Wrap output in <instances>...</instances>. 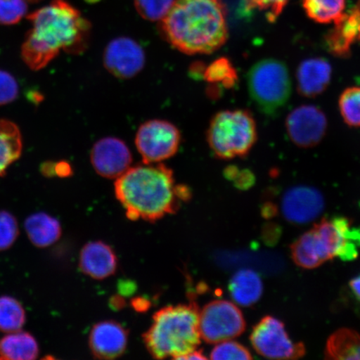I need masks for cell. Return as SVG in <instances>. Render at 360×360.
<instances>
[{
	"label": "cell",
	"instance_id": "obj_1",
	"mask_svg": "<svg viewBox=\"0 0 360 360\" xmlns=\"http://www.w3.org/2000/svg\"><path fill=\"white\" fill-rule=\"evenodd\" d=\"M27 19L32 29L26 34L21 55L33 70L46 67L60 51L77 55L87 48L89 22L65 0H53Z\"/></svg>",
	"mask_w": 360,
	"mask_h": 360
},
{
	"label": "cell",
	"instance_id": "obj_2",
	"mask_svg": "<svg viewBox=\"0 0 360 360\" xmlns=\"http://www.w3.org/2000/svg\"><path fill=\"white\" fill-rule=\"evenodd\" d=\"M160 27L165 39L179 51L209 55L227 41L226 8L222 0H174Z\"/></svg>",
	"mask_w": 360,
	"mask_h": 360
},
{
	"label": "cell",
	"instance_id": "obj_3",
	"mask_svg": "<svg viewBox=\"0 0 360 360\" xmlns=\"http://www.w3.org/2000/svg\"><path fill=\"white\" fill-rule=\"evenodd\" d=\"M117 199L128 219L154 223L177 212L180 201L172 169L163 164L129 168L115 184Z\"/></svg>",
	"mask_w": 360,
	"mask_h": 360
},
{
	"label": "cell",
	"instance_id": "obj_4",
	"mask_svg": "<svg viewBox=\"0 0 360 360\" xmlns=\"http://www.w3.org/2000/svg\"><path fill=\"white\" fill-rule=\"evenodd\" d=\"M200 309L195 302L167 306L153 316V323L143 335L153 358L182 359L201 343Z\"/></svg>",
	"mask_w": 360,
	"mask_h": 360
},
{
	"label": "cell",
	"instance_id": "obj_5",
	"mask_svg": "<svg viewBox=\"0 0 360 360\" xmlns=\"http://www.w3.org/2000/svg\"><path fill=\"white\" fill-rule=\"evenodd\" d=\"M257 139V124L251 112L244 110L219 112L207 131L211 150L221 160L247 156Z\"/></svg>",
	"mask_w": 360,
	"mask_h": 360
},
{
	"label": "cell",
	"instance_id": "obj_6",
	"mask_svg": "<svg viewBox=\"0 0 360 360\" xmlns=\"http://www.w3.org/2000/svg\"><path fill=\"white\" fill-rule=\"evenodd\" d=\"M247 84L252 101L267 116L277 115L291 96L289 69L285 62L276 58L255 63L248 72Z\"/></svg>",
	"mask_w": 360,
	"mask_h": 360
},
{
	"label": "cell",
	"instance_id": "obj_7",
	"mask_svg": "<svg viewBox=\"0 0 360 360\" xmlns=\"http://www.w3.org/2000/svg\"><path fill=\"white\" fill-rule=\"evenodd\" d=\"M201 340L208 344H218L240 336L246 323L241 310L227 300H214L200 311Z\"/></svg>",
	"mask_w": 360,
	"mask_h": 360
},
{
	"label": "cell",
	"instance_id": "obj_8",
	"mask_svg": "<svg viewBox=\"0 0 360 360\" xmlns=\"http://www.w3.org/2000/svg\"><path fill=\"white\" fill-rule=\"evenodd\" d=\"M250 342L256 352L268 359H297L306 353L302 342L294 343L283 322L269 315L254 326Z\"/></svg>",
	"mask_w": 360,
	"mask_h": 360
},
{
	"label": "cell",
	"instance_id": "obj_9",
	"mask_svg": "<svg viewBox=\"0 0 360 360\" xmlns=\"http://www.w3.org/2000/svg\"><path fill=\"white\" fill-rule=\"evenodd\" d=\"M181 134L176 126L168 121H147L139 127L135 145L143 164H157L176 154Z\"/></svg>",
	"mask_w": 360,
	"mask_h": 360
},
{
	"label": "cell",
	"instance_id": "obj_10",
	"mask_svg": "<svg viewBox=\"0 0 360 360\" xmlns=\"http://www.w3.org/2000/svg\"><path fill=\"white\" fill-rule=\"evenodd\" d=\"M319 240L330 258L352 261L358 257L360 248V228L344 216L323 218L314 226Z\"/></svg>",
	"mask_w": 360,
	"mask_h": 360
},
{
	"label": "cell",
	"instance_id": "obj_11",
	"mask_svg": "<svg viewBox=\"0 0 360 360\" xmlns=\"http://www.w3.org/2000/svg\"><path fill=\"white\" fill-rule=\"evenodd\" d=\"M285 128L288 136L295 146L302 148H314L326 137L327 116L316 105H300L287 116Z\"/></svg>",
	"mask_w": 360,
	"mask_h": 360
},
{
	"label": "cell",
	"instance_id": "obj_12",
	"mask_svg": "<svg viewBox=\"0 0 360 360\" xmlns=\"http://www.w3.org/2000/svg\"><path fill=\"white\" fill-rule=\"evenodd\" d=\"M146 63L143 49L135 40L128 37L112 39L103 53V64L110 74L120 79L134 77Z\"/></svg>",
	"mask_w": 360,
	"mask_h": 360
},
{
	"label": "cell",
	"instance_id": "obj_13",
	"mask_svg": "<svg viewBox=\"0 0 360 360\" xmlns=\"http://www.w3.org/2000/svg\"><path fill=\"white\" fill-rule=\"evenodd\" d=\"M90 159L96 173L108 179H118L132 163L129 147L115 137L103 138L94 143Z\"/></svg>",
	"mask_w": 360,
	"mask_h": 360
},
{
	"label": "cell",
	"instance_id": "obj_14",
	"mask_svg": "<svg viewBox=\"0 0 360 360\" xmlns=\"http://www.w3.org/2000/svg\"><path fill=\"white\" fill-rule=\"evenodd\" d=\"M325 208V199L316 188L299 186L290 188L283 196L281 210L288 221L304 224L316 219Z\"/></svg>",
	"mask_w": 360,
	"mask_h": 360
},
{
	"label": "cell",
	"instance_id": "obj_15",
	"mask_svg": "<svg viewBox=\"0 0 360 360\" xmlns=\"http://www.w3.org/2000/svg\"><path fill=\"white\" fill-rule=\"evenodd\" d=\"M128 336L127 330L118 322L106 321L98 323L90 331V350L97 359L119 358L127 349Z\"/></svg>",
	"mask_w": 360,
	"mask_h": 360
},
{
	"label": "cell",
	"instance_id": "obj_16",
	"mask_svg": "<svg viewBox=\"0 0 360 360\" xmlns=\"http://www.w3.org/2000/svg\"><path fill=\"white\" fill-rule=\"evenodd\" d=\"M331 79L332 66L325 58H307L297 68V90L306 98L321 96L330 85Z\"/></svg>",
	"mask_w": 360,
	"mask_h": 360
},
{
	"label": "cell",
	"instance_id": "obj_17",
	"mask_svg": "<svg viewBox=\"0 0 360 360\" xmlns=\"http://www.w3.org/2000/svg\"><path fill=\"white\" fill-rule=\"evenodd\" d=\"M118 268L115 251L102 241L89 242L80 252L79 269L94 280H105L116 272Z\"/></svg>",
	"mask_w": 360,
	"mask_h": 360
},
{
	"label": "cell",
	"instance_id": "obj_18",
	"mask_svg": "<svg viewBox=\"0 0 360 360\" xmlns=\"http://www.w3.org/2000/svg\"><path fill=\"white\" fill-rule=\"evenodd\" d=\"M360 41V1L352 11L345 13L326 37L328 51L333 56L348 58L351 47Z\"/></svg>",
	"mask_w": 360,
	"mask_h": 360
},
{
	"label": "cell",
	"instance_id": "obj_19",
	"mask_svg": "<svg viewBox=\"0 0 360 360\" xmlns=\"http://www.w3.org/2000/svg\"><path fill=\"white\" fill-rule=\"evenodd\" d=\"M290 250L292 260L303 269L318 268L326 261L332 260L314 228L292 243Z\"/></svg>",
	"mask_w": 360,
	"mask_h": 360
},
{
	"label": "cell",
	"instance_id": "obj_20",
	"mask_svg": "<svg viewBox=\"0 0 360 360\" xmlns=\"http://www.w3.org/2000/svg\"><path fill=\"white\" fill-rule=\"evenodd\" d=\"M231 298L243 307H250L260 300L264 285L259 274L250 269L238 270L229 283Z\"/></svg>",
	"mask_w": 360,
	"mask_h": 360
},
{
	"label": "cell",
	"instance_id": "obj_21",
	"mask_svg": "<svg viewBox=\"0 0 360 360\" xmlns=\"http://www.w3.org/2000/svg\"><path fill=\"white\" fill-rule=\"evenodd\" d=\"M25 228L30 240L38 248L49 247L61 237L60 223L45 213L30 215L25 220Z\"/></svg>",
	"mask_w": 360,
	"mask_h": 360
},
{
	"label": "cell",
	"instance_id": "obj_22",
	"mask_svg": "<svg viewBox=\"0 0 360 360\" xmlns=\"http://www.w3.org/2000/svg\"><path fill=\"white\" fill-rule=\"evenodd\" d=\"M39 355V345L34 338L27 332L8 333L0 340V359L33 360Z\"/></svg>",
	"mask_w": 360,
	"mask_h": 360
},
{
	"label": "cell",
	"instance_id": "obj_23",
	"mask_svg": "<svg viewBox=\"0 0 360 360\" xmlns=\"http://www.w3.org/2000/svg\"><path fill=\"white\" fill-rule=\"evenodd\" d=\"M326 359L360 360V335L347 328L338 330L328 338Z\"/></svg>",
	"mask_w": 360,
	"mask_h": 360
},
{
	"label": "cell",
	"instance_id": "obj_24",
	"mask_svg": "<svg viewBox=\"0 0 360 360\" xmlns=\"http://www.w3.org/2000/svg\"><path fill=\"white\" fill-rule=\"evenodd\" d=\"M22 148L19 128L10 120H0V177L19 160Z\"/></svg>",
	"mask_w": 360,
	"mask_h": 360
},
{
	"label": "cell",
	"instance_id": "obj_25",
	"mask_svg": "<svg viewBox=\"0 0 360 360\" xmlns=\"http://www.w3.org/2000/svg\"><path fill=\"white\" fill-rule=\"evenodd\" d=\"M346 0H303V8L309 19L319 24H330L345 15Z\"/></svg>",
	"mask_w": 360,
	"mask_h": 360
},
{
	"label": "cell",
	"instance_id": "obj_26",
	"mask_svg": "<svg viewBox=\"0 0 360 360\" xmlns=\"http://www.w3.org/2000/svg\"><path fill=\"white\" fill-rule=\"evenodd\" d=\"M25 311L22 304L10 296L0 297V331H19L25 323Z\"/></svg>",
	"mask_w": 360,
	"mask_h": 360
},
{
	"label": "cell",
	"instance_id": "obj_27",
	"mask_svg": "<svg viewBox=\"0 0 360 360\" xmlns=\"http://www.w3.org/2000/svg\"><path fill=\"white\" fill-rule=\"evenodd\" d=\"M202 76L211 84H221L222 87L229 89L235 86L238 80L237 72L231 60L227 58H219L205 68Z\"/></svg>",
	"mask_w": 360,
	"mask_h": 360
},
{
	"label": "cell",
	"instance_id": "obj_28",
	"mask_svg": "<svg viewBox=\"0 0 360 360\" xmlns=\"http://www.w3.org/2000/svg\"><path fill=\"white\" fill-rule=\"evenodd\" d=\"M339 109L346 124L352 128L360 127V87H349L342 92Z\"/></svg>",
	"mask_w": 360,
	"mask_h": 360
},
{
	"label": "cell",
	"instance_id": "obj_29",
	"mask_svg": "<svg viewBox=\"0 0 360 360\" xmlns=\"http://www.w3.org/2000/svg\"><path fill=\"white\" fill-rule=\"evenodd\" d=\"M174 0H134L135 8L143 19L161 21L168 15Z\"/></svg>",
	"mask_w": 360,
	"mask_h": 360
},
{
	"label": "cell",
	"instance_id": "obj_30",
	"mask_svg": "<svg viewBox=\"0 0 360 360\" xmlns=\"http://www.w3.org/2000/svg\"><path fill=\"white\" fill-rule=\"evenodd\" d=\"M210 359H253L250 351L245 346L236 341L225 340L219 342L211 351Z\"/></svg>",
	"mask_w": 360,
	"mask_h": 360
},
{
	"label": "cell",
	"instance_id": "obj_31",
	"mask_svg": "<svg viewBox=\"0 0 360 360\" xmlns=\"http://www.w3.org/2000/svg\"><path fill=\"white\" fill-rule=\"evenodd\" d=\"M27 11L26 0H0V25H16L25 16Z\"/></svg>",
	"mask_w": 360,
	"mask_h": 360
},
{
	"label": "cell",
	"instance_id": "obj_32",
	"mask_svg": "<svg viewBox=\"0 0 360 360\" xmlns=\"http://www.w3.org/2000/svg\"><path fill=\"white\" fill-rule=\"evenodd\" d=\"M19 236V226L15 216L7 211H0V251L6 250Z\"/></svg>",
	"mask_w": 360,
	"mask_h": 360
},
{
	"label": "cell",
	"instance_id": "obj_33",
	"mask_svg": "<svg viewBox=\"0 0 360 360\" xmlns=\"http://www.w3.org/2000/svg\"><path fill=\"white\" fill-rule=\"evenodd\" d=\"M288 2L289 0H244L247 10L262 11L272 22L281 15Z\"/></svg>",
	"mask_w": 360,
	"mask_h": 360
},
{
	"label": "cell",
	"instance_id": "obj_34",
	"mask_svg": "<svg viewBox=\"0 0 360 360\" xmlns=\"http://www.w3.org/2000/svg\"><path fill=\"white\" fill-rule=\"evenodd\" d=\"M19 96V85L8 72L0 70V105L15 101Z\"/></svg>",
	"mask_w": 360,
	"mask_h": 360
},
{
	"label": "cell",
	"instance_id": "obj_35",
	"mask_svg": "<svg viewBox=\"0 0 360 360\" xmlns=\"http://www.w3.org/2000/svg\"><path fill=\"white\" fill-rule=\"evenodd\" d=\"M232 181H233L236 188L241 191H247L254 186L255 177L254 173L249 169H238Z\"/></svg>",
	"mask_w": 360,
	"mask_h": 360
},
{
	"label": "cell",
	"instance_id": "obj_36",
	"mask_svg": "<svg viewBox=\"0 0 360 360\" xmlns=\"http://www.w3.org/2000/svg\"><path fill=\"white\" fill-rule=\"evenodd\" d=\"M263 236L266 244H276L281 236L280 227L276 224H269L264 229Z\"/></svg>",
	"mask_w": 360,
	"mask_h": 360
},
{
	"label": "cell",
	"instance_id": "obj_37",
	"mask_svg": "<svg viewBox=\"0 0 360 360\" xmlns=\"http://www.w3.org/2000/svg\"><path fill=\"white\" fill-rule=\"evenodd\" d=\"M137 286L132 281L121 280L118 283L119 295L122 296H129L134 294L136 290Z\"/></svg>",
	"mask_w": 360,
	"mask_h": 360
},
{
	"label": "cell",
	"instance_id": "obj_38",
	"mask_svg": "<svg viewBox=\"0 0 360 360\" xmlns=\"http://www.w3.org/2000/svg\"><path fill=\"white\" fill-rule=\"evenodd\" d=\"M53 175L60 177H69L72 174L71 166L67 162L62 161L53 164Z\"/></svg>",
	"mask_w": 360,
	"mask_h": 360
},
{
	"label": "cell",
	"instance_id": "obj_39",
	"mask_svg": "<svg viewBox=\"0 0 360 360\" xmlns=\"http://www.w3.org/2000/svg\"><path fill=\"white\" fill-rule=\"evenodd\" d=\"M132 307L138 312H146L150 308L151 303L150 300L142 297H137L131 301Z\"/></svg>",
	"mask_w": 360,
	"mask_h": 360
},
{
	"label": "cell",
	"instance_id": "obj_40",
	"mask_svg": "<svg viewBox=\"0 0 360 360\" xmlns=\"http://www.w3.org/2000/svg\"><path fill=\"white\" fill-rule=\"evenodd\" d=\"M261 214L265 219H272L278 214L277 206L272 202H266L261 208Z\"/></svg>",
	"mask_w": 360,
	"mask_h": 360
},
{
	"label": "cell",
	"instance_id": "obj_41",
	"mask_svg": "<svg viewBox=\"0 0 360 360\" xmlns=\"http://www.w3.org/2000/svg\"><path fill=\"white\" fill-rule=\"evenodd\" d=\"M126 302L122 295L112 296L110 300V306L114 310H120L125 307Z\"/></svg>",
	"mask_w": 360,
	"mask_h": 360
},
{
	"label": "cell",
	"instance_id": "obj_42",
	"mask_svg": "<svg viewBox=\"0 0 360 360\" xmlns=\"http://www.w3.org/2000/svg\"><path fill=\"white\" fill-rule=\"evenodd\" d=\"M351 290H353L355 296L360 301V276L355 277L349 282Z\"/></svg>",
	"mask_w": 360,
	"mask_h": 360
},
{
	"label": "cell",
	"instance_id": "obj_43",
	"mask_svg": "<svg viewBox=\"0 0 360 360\" xmlns=\"http://www.w3.org/2000/svg\"><path fill=\"white\" fill-rule=\"evenodd\" d=\"M182 359H207V357L202 354L201 350H193V352L186 355Z\"/></svg>",
	"mask_w": 360,
	"mask_h": 360
},
{
	"label": "cell",
	"instance_id": "obj_44",
	"mask_svg": "<svg viewBox=\"0 0 360 360\" xmlns=\"http://www.w3.org/2000/svg\"><path fill=\"white\" fill-rule=\"evenodd\" d=\"M85 1H86L88 3H96V2L100 1V0H85Z\"/></svg>",
	"mask_w": 360,
	"mask_h": 360
},
{
	"label": "cell",
	"instance_id": "obj_45",
	"mask_svg": "<svg viewBox=\"0 0 360 360\" xmlns=\"http://www.w3.org/2000/svg\"><path fill=\"white\" fill-rule=\"evenodd\" d=\"M27 2H31V3H37L40 1V0H26Z\"/></svg>",
	"mask_w": 360,
	"mask_h": 360
}]
</instances>
